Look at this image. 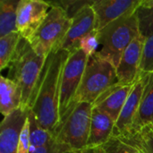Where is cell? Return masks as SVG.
<instances>
[{"label": "cell", "mask_w": 153, "mask_h": 153, "mask_svg": "<svg viewBox=\"0 0 153 153\" xmlns=\"http://www.w3.org/2000/svg\"><path fill=\"white\" fill-rule=\"evenodd\" d=\"M29 111L21 108L4 117L0 126V153H18L20 134Z\"/></svg>", "instance_id": "8fae6325"}, {"label": "cell", "mask_w": 153, "mask_h": 153, "mask_svg": "<svg viewBox=\"0 0 153 153\" xmlns=\"http://www.w3.org/2000/svg\"><path fill=\"white\" fill-rule=\"evenodd\" d=\"M93 106L81 102L73 106L61 119L56 132V141L71 151H79L86 147L90 130Z\"/></svg>", "instance_id": "8992f818"}, {"label": "cell", "mask_w": 153, "mask_h": 153, "mask_svg": "<svg viewBox=\"0 0 153 153\" xmlns=\"http://www.w3.org/2000/svg\"><path fill=\"white\" fill-rule=\"evenodd\" d=\"M144 38L138 35L124 51L117 67L118 83L134 84L140 77Z\"/></svg>", "instance_id": "30bf717a"}, {"label": "cell", "mask_w": 153, "mask_h": 153, "mask_svg": "<svg viewBox=\"0 0 153 153\" xmlns=\"http://www.w3.org/2000/svg\"><path fill=\"white\" fill-rule=\"evenodd\" d=\"M20 0L0 1V38L17 31V7Z\"/></svg>", "instance_id": "d6986e66"}, {"label": "cell", "mask_w": 153, "mask_h": 153, "mask_svg": "<svg viewBox=\"0 0 153 153\" xmlns=\"http://www.w3.org/2000/svg\"><path fill=\"white\" fill-rule=\"evenodd\" d=\"M150 126H152V130H153V124H152V125H150Z\"/></svg>", "instance_id": "4dcf8cb0"}, {"label": "cell", "mask_w": 153, "mask_h": 153, "mask_svg": "<svg viewBox=\"0 0 153 153\" xmlns=\"http://www.w3.org/2000/svg\"><path fill=\"white\" fill-rule=\"evenodd\" d=\"M117 138L126 146L140 153H153V130L151 126L130 131Z\"/></svg>", "instance_id": "ac0fdd59"}, {"label": "cell", "mask_w": 153, "mask_h": 153, "mask_svg": "<svg viewBox=\"0 0 153 153\" xmlns=\"http://www.w3.org/2000/svg\"><path fill=\"white\" fill-rule=\"evenodd\" d=\"M46 58L37 54L27 39L21 38L15 54L7 67L6 77L20 86L22 93V108L24 109H29V101Z\"/></svg>", "instance_id": "7a4b0ae2"}, {"label": "cell", "mask_w": 153, "mask_h": 153, "mask_svg": "<svg viewBox=\"0 0 153 153\" xmlns=\"http://www.w3.org/2000/svg\"><path fill=\"white\" fill-rule=\"evenodd\" d=\"M116 122L107 113L92 109L91 130L86 147H100L113 137Z\"/></svg>", "instance_id": "9a60e30c"}, {"label": "cell", "mask_w": 153, "mask_h": 153, "mask_svg": "<svg viewBox=\"0 0 153 153\" xmlns=\"http://www.w3.org/2000/svg\"><path fill=\"white\" fill-rule=\"evenodd\" d=\"M68 56V51L59 49L47 56L28 106L39 124L53 134L60 122V82Z\"/></svg>", "instance_id": "6da1fadb"}, {"label": "cell", "mask_w": 153, "mask_h": 153, "mask_svg": "<svg viewBox=\"0 0 153 153\" xmlns=\"http://www.w3.org/2000/svg\"><path fill=\"white\" fill-rule=\"evenodd\" d=\"M144 85L145 75H140L139 79L134 84V87L120 112V115L116 121L113 132L114 137H120L132 130L140 106Z\"/></svg>", "instance_id": "7c38bea8"}, {"label": "cell", "mask_w": 153, "mask_h": 153, "mask_svg": "<svg viewBox=\"0 0 153 153\" xmlns=\"http://www.w3.org/2000/svg\"><path fill=\"white\" fill-rule=\"evenodd\" d=\"M22 36L18 31L9 33L0 38V67L7 68L13 59Z\"/></svg>", "instance_id": "7402d4cb"}, {"label": "cell", "mask_w": 153, "mask_h": 153, "mask_svg": "<svg viewBox=\"0 0 153 153\" xmlns=\"http://www.w3.org/2000/svg\"><path fill=\"white\" fill-rule=\"evenodd\" d=\"M153 124V72L145 74V85L131 131Z\"/></svg>", "instance_id": "e0dca14e"}, {"label": "cell", "mask_w": 153, "mask_h": 153, "mask_svg": "<svg viewBox=\"0 0 153 153\" xmlns=\"http://www.w3.org/2000/svg\"><path fill=\"white\" fill-rule=\"evenodd\" d=\"M135 15L140 35L145 39L153 34V0H142L135 10Z\"/></svg>", "instance_id": "44dd1931"}, {"label": "cell", "mask_w": 153, "mask_h": 153, "mask_svg": "<svg viewBox=\"0 0 153 153\" xmlns=\"http://www.w3.org/2000/svg\"><path fill=\"white\" fill-rule=\"evenodd\" d=\"M153 72V34L144 39L143 57L140 66V75Z\"/></svg>", "instance_id": "603a6c76"}, {"label": "cell", "mask_w": 153, "mask_h": 153, "mask_svg": "<svg viewBox=\"0 0 153 153\" xmlns=\"http://www.w3.org/2000/svg\"><path fill=\"white\" fill-rule=\"evenodd\" d=\"M91 3L92 1H61V2H51L50 4L62 7L66 13V14L68 15V17L72 19L84 6Z\"/></svg>", "instance_id": "d4e9b609"}, {"label": "cell", "mask_w": 153, "mask_h": 153, "mask_svg": "<svg viewBox=\"0 0 153 153\" xmlns=\"http://www.w3.org/2000/svg\"><path fill=\"white\" fill-rule=\"evenodd\" d=\"M142 0H97L91 7L95 13V30H101L120 17L135 12Z\"/></svg>", "instance_id": "9c48e42d"}, {"label": "cell", "mask_w": 153, "mask_h": 153, "mask_svg": "<svg viewBox=\"0 0 153 153\" xmlns=\"http://www.w3.org/2000/svg\"><path fill=\"white\" fill-rule=\"evenodd\" d=\"M68 152H71V150L68 147L62 145L58 143L56 141H55L54 143L47 146H44V147H41V148H39L30 152V153H66Z\"/></svg>", "instance_id": "83f0119b"}, {"label": "cell", "mask_w": 153, "mask_h": 153, "mask_svg": "<svg viewBox=\"0 0 153 153\" xmlns=\"http://www.w3.org/2000/svg\"><path fill=\"white\" fill-rule=\"evenodd\" d=\"M51 6L42 24L28 40L34 51L45 57L61 49L72 23V19L62 7Z\"/></svg>", "instance_id": "5b68a950"}, {"label": "cell", "mask_w": 153, "mask_h": 153, "mask_svg": "<svg viewBox=\"0 0 153 153\" xmlns=\"http://www.w3.org/2000/svg\"><path fill=\"white\" fill-rule=\"evenodd\" d=\"M130 148V147H129ZM130 153H140L139 152H137V151H135V150H134V149H132V148H130Z\"/></svg>", "instance_id": "f546056e"}, {"label": "cell", "mask_w": 153, "mask_h": 153, "mask_svg": "<svg viewBox=\"0 0 153 153\" xmlns=\"http://www.w3.org/2000/svg\"><path fill=\"white\" fill-rule=\"evenodd\" d=\"M98 32L99 48L96 54L117 69L126 48L140 35L135 12L120 17Z\"/></svg>", "instance_id": "3957f363"}, {"label": "cell", "mask_w": 153, "mask_h": 153, "mask_svg": "<svg viewBox=\"0 0 153 153\" xmlns=\"http://www.w3.org/2000/svg\"><path fill=\"white\" fill-rule=\"evenodd\" d=\"M99 32L92 30L84 36L79 42V48H81L88 56L97 53L99 48Z\"/></svg>", "instance_id": "cb8c5ba5"}, {"label": "cell", "mask_w": 153, "mask_h": 153, "mask_svg": "<svg viewBox=\"0 0 153 153\" xmlns=\"http://www.w3.org/2000/svg\"><path fill=\"white\" fill-rule=\"evenodd\" d=\"M18 153H30V122L28 120V117L20 134L18 143Z\"/></svg>", "instance_id": "4316f807"}, {"label": "cell", "mask_w": 153, "mask_h": 153, "mask_svg": "<svg viewBox=\"0 0 153 153\" xmlns=\"http://www.w3.org/2000/svg\"><path fill=\"white\" fill-rule=\"evenodd\" d=\"M69 153H102L100 147H85L79 151H73Z\"/></svg>", "instance_id": "f1b7e54d"}, {"label": "cell", "mask_w": 153, "mask_h": 153, "mask_svg": "<svg viewBox=\"0 0 153 153\" xmlns=\"http://www.w3.org/2000/svg\"><path fill=\"white\" fill-rule=\"evenodd\" d=\"M93 3V1H92ZM91 4L84 6L72 18V23L61 49L72 52L79 48L80 40L95 30V13Z\"/></svg>", "instance_id": "4fadbf2b"}, {"label": "cell", "mask_w": 153, "mask_h": 153, "mask_svg": "<svg viewBox=\"0 0 153 153\" xmlns=\"http://www.w3.org/2000/svg\"><path fill=\"white\" fill-rule=\"evenodd\" d=\"M134 84L116 83L98 98V100L92 104L93 108L107 113L116 122L134 87Z\"/></svg>", "instance_id": "5bb4252c"}, {"label": "cell", "mask_w": 153, "mask_h": 153, "mask_svg": "<svg viewBox=\"0 0 153 153\" xmlns=\"http://www.w3.org/2000/svg\"><path fill=\"white\" fill-rule=\"evenodd\" d=\"M28 120L30 122V152L47 146L56 141L55 135L49 131L44 129L39 124L34 114L30 110L28 114Z\"/></svg>", "instance_id": "ffe728a7"}, {"label": "cell", "mask_w": 153, "mask_h": 153, "mask_svg": "<svg viewBox=\"0 0 153 153\" xmlns=\"http://www.w3.org/2000/svg\"><path fill=\"white\" fill-rule=\"evenodd\" d=\"M22 106V93L20 86L8 79L0 78V110L2 115L7 117Z\"/></svg>", "instance_id": "2e32d148"}, {"label": "cell", "mask_w": 153, "mask_h": 153, "mask_svg": "<svg viewBox=\"0 0 153 153\" xmlns=\"http://www.w3.org/2000/svg\"><path fill=\"white\" fill-rule=\"evenodd\" d=\"M49 2L40 0H20L17 7V31L27 39L32 37L51 9Z\"/></svg>", "instance_id": "ba28073f"}, {"label": "cell", "mask_w": 153, "mask_h": 153, "mask_svg": "<svg viewBox=\"0 0 153 153\" xmlns=\"http://www.w3.org/2000/svg\"><path fill=\"white\" fill-rule=\"evenodd\" d=\"M117 82V69L111 63L97 54L90 56L73 106L81 102L93 104L100 95Z\"/></svg>", "instance_id": "277c9868"}, {"label": "cell", "mask_w": 153, "mask_h": 153, "mask_svg": "<svg viewBox=\"0 0 153 153\" xmlns=\"http://www.w3.org/2000/svg\"><path fill=\"white\" fill-rule=\"evenodd\" d=\"M88 57L89 56L81 48L69 52L68 58L63 69L60 82V121L73 107L75 95L77 93V91L82 79Z\"/></svg>", "instance_id": "52a82bcc"}, {"label": "cell", "mask_w": 153, "mask_h": 153, "mask_svg": "<svg viewBox=\"0 0 153 153\" xmlns=\"http://www.w3.org/2000/svg\"><path fill=\"white\" fill-rule=\"evenodd\" d=\"M100 148L102 153H130V148L114 136Z\"/></svg>", "instance_id": "484cf974"}]
</instances>
